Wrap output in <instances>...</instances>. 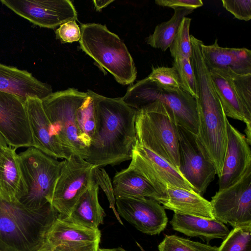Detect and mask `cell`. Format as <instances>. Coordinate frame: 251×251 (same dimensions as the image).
Wrapping results in <instances>:
<instances>
[{"label":"cell","instance_id":"cell-1","mask_svg":"<svg viewBox=\"0 0 251 251\" xmlns=\"http://www.w3.org/2000/svg\"><path fill=\"white\" fill-rule=\"evenodd\" d=\"M87 93L94 101L97 127L85 160L98 168L131 160L137 142V110L121 98H108L90 90Z\"/></svg>","mask_w":251,"mask_h":251},{"label":"cell","instance_id":"cell-2","mask_svg":"<svg viewBox=\"0 0 251 251\" xmlns=\"http://www.w3.org/2000/svg\"><path fill=\"white\" fill-rule=\"evenodd\" d=\"M190 62L197 88L199 117L197 136L220 176L227 145V117L212 84L202 55L192 57Z\"/></svg>","mask_w":251,"mask_h":251},{"label":"cell","instance_id":"cell-3","mask_svg":"<svg viewBox=\"0 0 251 251\" xmlns=\"http://www.w3.org/2000/svg\"><path fill=\"white\" fill-rule=\"evenodd\" d=\"M58 215L50 203L32 210L0 198V250L37 251Z\"/></svg>","mask_w":251,"mask_h":251},{"label":"cell","instance_id":"cell-4","mask_svg":"<svg viewBox=\"0 0 251 251\" xmlns=\"http://www.w3.org/2000/svg\"><path fill=\"white\" fill-rule=\"evenodd\" d=\"M81 49L123 85L136 78L134 62L126 46L105 25L89 23L81 25Z\"/></svg>","mask_w":251,"mask_h":251},{"label":"cell","instance_id":"cell-5","mask_svg":"<svg viewBox=\"0 0 251 251\" xmlns=\"http://www.w3.org/2000/svg\"><path fill=\"white\" fill-rule=\"evenodd\" d=\"M121 98L126 105L137 110L159 101L167 108L178 126L198 134L199 117L196 99L181 89L165 87L146 77L130 86Z\"/></svg>","mask_w":251,"mask_h":251},{"label":"cell","instance_id":"cell-6","mask_svg":"<svg viewBox=\"0 0 251 251\" xmlns=\"http://www.w3.org/2000/svg\"><path fill=\"white\" fill-rule=\"evenodd\" d=\"M137 143L178 170V126L167 108L159 101L137 110Z\"/></svg>","mask_w":251,"mask_h":251},{"label":"cell","instance_id":"cell-7","mask_svg":"<svg viewBox=\"0 0 251 251\" xmlns=\"http://www.w3.org/2000/svg\"><path fill=\"white\" fill-rule=\"evenodd\" d=\"M25 193L19 202L32 210L51 204L56 182L63 164L34 147L18 154Z\"/></svg>","mask_w":251,"mask_h":251},{"label":"cell","instance_id":"cell-8","mask_svg":"<svg viewBox=\"0 0 251 251\" xmlns=\"http://www.w3.org/2000/svg\"><path fill=\"white\" fill-rule=\"evenodd\" d=\"M87 96V92L69 88L52 92L41 100L44 110L67 158L72 154L84 159L87 157L88 149L79 140L76 123L77 110Z\"/></svg>","mask_w":251,"mask_h":251},{"label":"cell","instance_id":"cell-9","mask_svg":"<svg viewBox=\"0 0 251 251\" xmlns=\"http://www.w3.org/2000/svg\"><path fill=\"white\" fill-rule=\"evenodd\" d=\"M95 167L75 154L63 161L51 202L59 217L66 218L70 215L80 197L95 180Z\"/></svg>","mask_w":251,"mask_h":251},{"label":"cell","instance_id":"cell-10","mask_svg":"<svg viewBox=\"0 0 251 251\" xmlns=\"http://www.w3.org/2000/svg\"><path fill=\"white\" fill-rule=\"evenodd\" d=\"M178 130V170L202 196L215 178V168L197 135L179 126Z\"/></svg>","mask_w":251,"mask_h":251},{"label":"cell","instance_id":"cell-11","mask_svg":"<svg viewBox=\"0 0 251 251\" xmlns=\"http://www.w3.org/2000/svg\"><path fill=\"white\" fill-rule=\"evenodd\" d=\"M210 202L216 220L233 228L251 226V166L235 183L219 190Z\"/></svg>","mask_w":251,"mask_h":251},{"label":"cell","instance_id":"cell-12","mask_svg":"<svg viewBox=\"0 0 251 251\" xmlns=\"http://www.w3.org/2000/svg\"><path fill=\"white\" fill-rule=\"evenodd\" d=\"M129 166L152 185L164 198V201L166 199L167 185L194 191L177 169L137 142Z\"/></svg>","mask_w":251,"mask_h":251},{"label":"cell","instance_id":"cell-13","mask_svg":"<svg viewBox=\"0 0 251 251\" xmlns=\"http://www.w3.org/2000/svg\"><path fill=\"white\" fill-rule=\"evenodd\" d=\"M0 2L20 16L42 27L54 29L77 20V12L69 0H1Z\"/></svg>","mask_w":251,"mask_h":251},{"label":"cell","instance_id":"cell-14","mask_svg":"<svg viewBox=\"0 0 251 251\" xmlns=\"http://www.w3.org/2000/svg\"><path fill=\"white\" fill-rule=\"evenodd\" d=\"M25 99L0 91V134L16 149L33 147Z\"/></svg>","mask_w":251,"mask_h":251},{"label":"cell","instance_id":"cell-15","mask_svg":"<svg viewBox=\"0 0 251 251\" xmlns=\"http://www.w3.org/2000/svg\"><path fill=\"white\" fill-rule=\"evenodd\" d=\"M115 204L119 215L143 233L156 235L166 227L165 208L153 200L119 197L115 198Z\"/></svg>","mask_w":251,"mask_h":251},{"label":"cell","instance_id":"cell-16","mask_svg":"<svg viewBox=\"0 0 251 251\" xmlns=\"http://www.w3.org/2000/svg\"><path fill=\"white\" fill-rule=\"evenodd\" d=\"M100 237L98 228H86L58 215L49 230L45 243L54 251H97Z\"/></svg>","mask_w":251,"mask_h":251},{"label":"cell","instance_id":"cell-17","mask_svg":"<svg viewBox=\"0 0 251 251\" xmlns=\"http://www.w3.org/2000/svg\"><path fill=\"white\" fill-rule=\"evenodd\" d=\"M227 145L221 174L219 176V190L231 186L242 176L251 166V151L246 136L227 123Z\"/></svg>","mask_w":251,"mask_h":251},{"label":"cell","instance_id":"cell-18","mask_svg":"<svg viewBox=\"0 0 251 251\" xmlns=\"http://www.w3.org/2000/svg\"><path fill=\"white\" fill-rule=\"evenodd\" d=\"M25 104L33 147L54 158H68L44 110L41 100L27 97Z\"/></svg>","mask_w":251,"mask_h":251},{"label":"cell","instance_id":"cell-19","mask_svg":"<svg viewBox=\"0 0 251 251\" xmlns=\"http://www.w3.org/2000/svg\"><path fill=\"white\" fill-rule=\"evenodd\" d=\"M209 72L225 115L226 117L244 122L246 125V135L250 137L251 119L247 115L239 88L225 70L213 69Z\"/></svg>","mask_w":251,"mask_h":251},{"label":"cell","instance_id":"cell-20","mask_svg":"<svg viewBox=\"0 0 251 251\" xmlns=\"http://www.w3.org/2000/svg\"><path fill=\"white\" fill-rule=\"evenodd\" d=\"M0 91L42 100L52 93L50 85L43 83L25 70L0 63Z\"/></svg>","mask_w":251,"mask_h":251},{"label":"cell","instance_id":"cell-21","mask_svg":"<svg viewBox=\"0 0 251 251\" xmlns=\"http://www.w3.org/2000/svg\"><path fill=\"white\" fill-rule=\"evenodd\" d=\"M201 52L208 70L229 69L241 75L251 74V50L245 48L220 46L218 40L210 45L201 44Z\"/></svg>","mask_w":251,"mask_h":251},{"label":"cell","instance_id":"cell-22","mask_svg":"<svg viewBox=\"0 0 251 251\" xmlns=\"http://www.w3.org/2000/svg\"><path fill=\"white\" fill-rule=\"evenodd\" d=\"M16 149L0 146V198L11 203L19 202L25 193Z\"/></svg>","mask_w":251,"mask_h":251},{"label":"cell","instance_id":"cell-23","mask_svg":"<svg viewBox=\"0 0 251 251\" xmlns=\"http://www.w3.org/2000/svg\"><path fill=\"white\" fill-rule=\"evenodd\" d=\"M165 209L176 213L215 219L211 203L195 191L167 185Z\"/></svg>","mask_w":251,"mask_h":251},{"label":"cell","instance_id":"cell-24","mask_svg":"<svg viewBox=\"0 0 251 251\" xmlns=\"http://www.w3.org/2000/svg\"><path fill=\"white\" fill-rule=\"evenodd\" d=\"M112 188L115 198H148L160 204H162L165 200L140 173L129 165L115 174Z\"/></svg>","mask_w":251,"mask_h":251},{"label":"cell","instance_id":"cell-25","mask_svg":"<svg viewBox=\"0 0 251 251\" xmlns=\"http://www.w3.org/2000/svg\"><path fill=\"white\" fill-rule=\"evenodd\" d=\"M170 224L177 231L207 241L214 239L224 240L229 232L224 224L216 219L179 213H174Z\"/></svg>","mask_w":251,"mask_h":251},{"label":"cell","instance_id":"cell-26","mask_svg":"<svg viewBox=\"0 0 251 251\" xmlns=\"http://www.w3.org/2000/svg\"><path fill=\"white\" fill-rule=\"evenodd\" d=\"M99 186L95 179L80 197L70 215L63 218L86 228H98L103 223L105 215L99 201Z\"/></svg>","mask_w":251,"mask_h":251},{"label":"cell","instance_id":"cell-27","mask_svg":"<svg viewBox=\"0 0 251 251\" xmlns=\"http://www.w3.org/2000/svg\"><path fill=\"white\" fill-rule=\"evenodd\" d=\"M174 14L166 22L157 25L152 34L146 38L151 47L165 51L173 41L183 18L193 12L194 9L186 7L173 8Z\"/></svg>","mask_w":251,"mask_h":251},{"label":"cell","instance_id":"cell-28","mask_svg":"<svg viewBox=\"0 0 251 251\" xmlns=\"http://www.w3.org/2000/svg\"><path fill=\"white\" fill-rule=\"evenodd\" d=\"M76 123L79 140L88 151L97 127V119L94 101L88 94L77 110Z\"/></svg>","mask_w":251,"mask_h":251},{"label":"cell","instance_id":"cell-29","mask_svg":"<svg viewBox=\"0 0 251 251\" xmlns=\"http://www.w3.org/2000/svg\"><path fill=\"white\" fill-rule=\"evenodd\" d=\"M217 251H251V226L233 228Z\"/></svg>","mask_w":251,"mask_h":251},{"label":"cell","instance_id":"cell-30","mask_svg":"<svg viewBox=\"0 0 251 251\" xmlns=\"http://www.w3.org/2000/svg\"><path fill=\"white\" fill-rule=\"evenodd\" d=\"M173 67L177 73L181 89L197 99V83L190 59L177 55L174 57Z\"/></svg>","mask_w":251,"mask_h":251},{"label":"cell","instance_id":"cell-31","mask_svg":"<svg viewBox=\"0 0 251 251\" xmlns=\"http://www.w3.org/2000/svg\"><path fill=\"white\" fill-rule=\"evenodd\" d=\"M159 251H217L218 247L174 235H166L158 246Z\"/></svg>","mask_w":251,"mask_h":251},{"label":"cell","instance_id":"cell-32","mask_svg":"<svg viewBox=\"0 0 251 251\" xmlns=\"http://www.w3.org/2000/svg\"><path fill=\"white\" fill-rule=\"evenodd\" d=\"M191 20L186 17L183 18L169 48L173 58L177 55H181L189 59L191 58L192 48L189 29Z\"/></svg>","mask_w":251,"mask_h":251},{"label":"cell","instance_id":"cell-33","mask_svg":"<svg viewBox=\"0 0 251 251\" xmlns=\"http://www.w3.org/2000/svg\"><path fill=\"white\" fill-rule=\"evenodd\" d=\"M148 80L162 86L181 89L177 73L174 67H152L151 74L146 77Z\"/></svg>","mask_w":251,"mask_h":251},{"label":"cell","instance_id":"cell-34","mask_svg":"<svg viewBox=\"0 0 251 251\" xmlns=\"http://www.w3.org/2000/svg\"><path fill=\"white\" fill-rule=\"evenodd\" d=\"M223 6L235 18L245 21L251 19V0H222Z\"/></svg>","mask_w":251,"mask_h":251},{"label":"cell","instance_id":"cell-35","mask_svg":"<svg viewBox=\"0 0 251 251\" xmlns=\"http://www.w3.org/2000/svg\"><path fill=\"white\" fill-rule=\"evenodd\" d=\"M56 36L63 42L73 43L79 41L81 30L75 20L61 24L56 30Z\"/></svg>","mask_w":251,"mask_h":251},{"label":"cell","instance_id":"cell-36","mask_svg":"<svg viewBox=\"0 0 251 251\" xmlns=\"http://www.w3.org/2000/svg\"><path fill=\"white\" fill-rule=\"evenodd\" d=\"M155 3L159 6L172 8L186 7L195 9L203 5L201 0H156Z\"/></svg>","mask_w":251,"mask_h":251},{"label":"cell","instance_id":"cell-37","mask_svg":"<svg viewBox=\"0 0 251 251\" xmlns=\"http://www.w3.org/2000/svg\"><path fill=\"white\" fill-rule=\"evenodd\" d=\"M114 0H94L95 7L97 11H100L101 9L106 7Z\"/></svg>","mask_w":251,"mask_h":251},{"label":"cell","instance_id":"cell-38","mask_svg":"<svg viewBox=\"0 0 251 251\" xmlns=\"http://www.w3.org/2000/svg\"><path fill=\"white\" fill-rule=\"evenodd\" d=\"M97 251H127L121 248L114 249H100L99 248Z\"/></svg>","mask_w":251,"mask_h":251},{"label":"cell","instance_id":"cell-39","mask_svg":"<svg viewBox=\"0 0 251 251\" xmlns=\"http://www.w3.org/2000/svg\"><path fill=\"white\" fill-rule=\"evenodd\" d=\"M37 251H54L48 245L44 243Z\"/></svg>","mask_w":251,"mask_h":251},{"label":"cell","instance_id":"cell-40","mask_svg":"<svg viewBox=\"0 0 251 251\" xmlns=\"http://www.w3.org/2000/svg\"><path fill=\"white\" fill-rule=\"evenodd\" d=\"M7 145L3 137L0 134V146Z\"/></svg>","mask_w":251,"mask_h":251},{"label":"cell","instance_id":"cell-41","mask_svg":"<svg viewBox=\"0 0 251 251\" xmlns=\"http://www.w3.org/2000/svg\"><path fill=\"white\" fill-rule=\"evenodd\" d=\"M0 251H2L0 250Z\"/></svg>","mask_w":251,"mask_h":251}]
</instances>
